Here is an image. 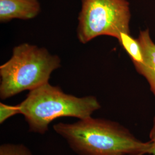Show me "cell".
<instances>
[{"instance_id": "cell-1", "label": "cell", "mask_w": 155, "mask_h": 155, "mask_svg": "<svg viewBox=\"0 0 155 155\" xmlns=\"http://www.w3.org/2000/svg\"><path fill=\"white\" fill-rule=\"evenodd\" d=\"M78 155H144L149 154L150 141L143 142L119 123L91 117L54 125Z\"/></svg>"}, {"instance_id": "cell-2", "label": "cell", "mask_w": 155, "mask_h": 155, "mask_svg": "<svg viewBox=\"0 0 155 155\" xmlns=\"http://www.w3.org/2000/svg\"><path fill=\"white\" fill-rule=\"evenodd\" d=\"M18 105L29 130L41 134L57 118L71 117L84 120L101 107L94 96L77 97L66 94L59 87L49 82L29 91L26 98Z\"/></svg>"}, {"instance_id": "cell-3", "label": "cell", "mask_w": 155, "mask_h": 155, "mask_svg": "<svg viewBox=\"0 0 155 155\" xmlns=\"http://www.w3.org/2000/svg\"><path fill=\"white\" fill-rule=\"evenodd\" d=\"M60 66V58L45 48L28 43L17 46L11 58L0 66L1 99L48 83L51 73Z\"/></svg>"}, {"instance_id": "cell-4", "label": "cell", "mask_w": 155, "mask_h": 155, "mask_svg": "<svg viewBox=\"0 0 155 155\" xmlns=\"http://www.w3.org/2000/svg\"><path fill=\"white\" fill-rule=\"evenodd\" d=\"M130 17L127 0H82L78 38L82 44L103 35L118 40L121 33H130Z\"/></svg>"}, {"instance_id": "cell-5", "label": "cell", "mask_w": 155, "mask_h": 155, "mask_svg": "<svg viewBox=\"0 0 155 155\" xmlns=\"http://www.w3.org/2000/svg\"><path fill=\"white\" fill-rule=\"evenodd\" d=\"M40 12L38 0H0V21L8 22L14 18L29 20Z\"/></svg>"}, {"instance_id": "cell-6", "label": "cell", "mask_w": 155, "mask_h": 155, "mask_svg": "<svg viewBox=\"0 0 155 155\" xmlns=\"http://www.w3.org/2000/svg\"><path fill=\"white\" fill-rule=\"evenodd\" d=\"M143 54V62L134 63L137 71L146 78L150 91L155 96V44L150 36L148 29L141 31L137 39Z\"/></svg>"}, {"instance_id": "cell-7", "label": "cell", "mask_w": 155, "mask_h": 155, "mask_svg": "<svg viewBox=\"0 0 155 155\" xmlns=\"http://www.w3.org/2000/svg\"><path fill=\"white\" fill-rule=\"evenodd\" d=\"M118 41L131 58L133 64L143 62L141 47L137 39H134L130 33L122 32L120 34Z\"/></svg>"}, {"instance_id": "cell-8", "label": "cell", "mask_w": 155, "mask_h": 155, "mask_svg": "<svg viewBox=\"0 0 155 155\" xmlns=\"http://www.w3.org/2000/svg\"><path fill=\"white\" fill-rule=\"evenodd\" d=\"M0 155H32L22 144H5L0 147Z\"/></svg>"}, {"instance_id": "cell-9", "label": "cell", "mask_w": 155, "mask_h": 155, "mask_svg": "<svg viewBox=\"0 0 155 155\" xmlns=\"http://www.w3.org/2000/svg\"><path fill=\"white\" fill-rule=\"evenodd\" d=\"M18 114H20L19 106L6 105L4 103H0V123L2 124L11 118Z\"/></svg>"}, {"instance_id": "cell-10", "label": "cell", "mask_w": 155, "mask_h": 155, "mask_svg": "<svg viewBox=\"0 0 155 155\" xmlns=\"http://www.w3.org/2000/svg\"><path fill=\"white\" fill-rule=\"evenodd\" d=\"M150 148L149 154L155 155V114L153 121V127L150 131Z\"/></svg>"}]
</instances>
